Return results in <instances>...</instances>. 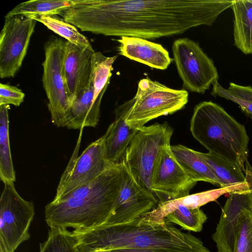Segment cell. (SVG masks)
Here are the masks:
<instances>
[{"label":"cell","mask_w":252,"mask_h":252,"mask_svg":"<svg viewBox=\"0 0 252 252\" xmlns=\"http://www.w3.org/2000/svg\"><path fill=\"white\" fill-rule=\"evenodd\" d=\"M233 0H73L59 15L84 32L156 39L211 26Z\"/></svg>","instance_id":"cell-1"},{"label":"cell","mask_w":252,"mask_h":252,"mask_svg":"<svg viewBox=\"0 0 252 252\" xmlns=\"http://www.w3.org/2000/svg\"><path fill=\"white\" fill-rule=\"evenodd\" d=\"M81 252H100L117 249H151L160 252H210L193 235L165 222L150 223L141 217L117 224H102L73 230Z\"/></svg>","instance_id":"cell-2"},{"label":"cell","mask_w":252,"mask_h":252,"mask_svg":"<svg viewBox=\"0 0 252 252\" xmlns=\"http://www.w3.org/2000/svg\"><path fill=\"white\" fill-rule=\"evenodd\" d=\"M123 166L114 164L91 182L65 195L53 199L45 208L50 227L82 230L105 222L119 195Z\"/></svg>","instance_id":"cell-3"},{"label":"cell","mask_w":252,"mask_h":252,"mask_svg":"<svg viewBox=\"0 0 252 252\" xmlns=\"http://www.w3.org/2000/svg\"><path fill=\"white\" fill-rule=\"evenodd\" d=\"M190 130L209 153L238 165L245 174L252 171L248 161L249 138L245 126L219 104L204 101L196 105Z\"/></svg>","instance_id":"cell-4"},{"label":"cell","mask_w":252,"mask_h":252,"mask_svg":"<svg viewBox=\"0 0 252 252\" xmlns=\"http://www.w3.org/2000/svg\"><path fill=\"white\" fill-rule=\"evenodd\" d=\"M173 129L167 123L137 129L122 162L138 184L154 194L151 179L161 150L170 145Z\"/></svg>","instance_id":"cell-5"},{"label":"cell","mask_w":252,"mask_h":252,"mask_svg":"<svg viewBox=\"0 0 252 252\" xmlns=\"http://www.w3.org/2000/svg\"><path fill=\"white\" fill-rule=\"evenodd\" d=\"M188 96L184 89L170 88L148 77L142 78L134 96L126 101L128 107L126 122L133 128L142 127L154 119L182 109L188 102Z\"/></svg>","instance_id":"cell-6"},{"label":"cell","mask_w":252,"mask_h":252,"mask_svg":"<svg viewBox=\"0 0 252 252\" xmlns=\"http://www.w3.org/2000/svg\"><path fill=\"white\" fill-rule=\"evenodd\" d=\"M172 50L184 90L204 94L218 81L213 61L197 42L188 38H179L173 43Z\"/></svg>","instance_id":"cell-7"},{"label":"cell","mask_w":252,"mask_h":252,"mask_svg":"<svg viewBox=\"0 0 252 252\" xmlns=\"http://www.w3.org/2000/svg\"><path fill=\"white\" fill-rule=\"evenodd\" d=\"M80 130L76 148L61 177L54 199L91 182L114 165L107 159L104 135L89 145L78 156L83 129Z\"/></svg>","instance_id":"cell-8"},{"label":"cell","mask_w":252,"mask_h":252,"mask_svg":"<svg viewBox=\"0 0 252 252\" xmlns=\"http://www.w3.org/2000/svg\"><path fill=\"white\" fill-rule=\"evenodd\" d=\"M0 198V243L14 252L29 239V228L34 216L32 202L25 200L17 191L13 182L4 184Z\"/></svg>","instance_id":"cell-9"},{"label":"cell","mask_w":252,"mask_h":252,"mask_svg":"<svg viewBox=\"0 0 252 252\" xmlns=\"http://www.w3.org/2000/svg\"><path fill=\"white\" fill-rule=\"evenodd\" d=\"M65 41L52 36L45 43V59L42 63V83L48 100L52 123L61 125L70 107L65 87L63 61Z\"/></svg>","instance_id":"cell-10"},{"label":"cell","mask_w":252,"mask_h":252,"mask_svg":"<svg viewBox=\"0 0 252 252\" xmlns=\"http://www.w3.org/2000/svg\"><path fill=\"white\" fill-rule=\"evenodd\" d=\"M0 33V77H14L26 55L36 21L23 16L5 17Z\"/></svg>","instance_id":"cell-11"},{"label":"cell","mask_w":252,"mask_h":252,"mask_svg":"<svg viewBox=\"0 0 252 252\" xmlns=\"http://www.w3.org/2000/svg\"><path fill=\"white\" fill-rule=\"evenodd\" d=\"M197 182L184 170L174 157L170 145L163 148L151 179V190L160 202L189 194Z\"/></svg>","instance_id":"cell-12"},{"label":"cell","mask_w":252,"mask_h":252,"mask_svg":"<svg viewBox=\"0 0 252 252\" xmlns=\"http://www.w3.org/2000/svg\"><path fill=\"white\" fill-rule=\"evenodd\" d=\"M122 163L121 188L109 216L103 224H117L130 221L152 211L158 204L155 195L140 186Z\"/></svg>","instance_id":"cell-13"},{"label":"cell","mask_w":252,"mask_h":252,"mask_svg":"<svg viewBox=\"0 0 252 252\" xmlns=\"http://www.w3.org/2000/svg\"><path fill=\"white\" fill-rule=\"evenodd\" d=\"M95 52L91 45L82 47L65 41L63 72L70 104L91 82L92 60Z\"/></svg>","instance_id":"cell-14"},{"label":"cell","mask_w":252,"mask_h":252,"mask_svg":"<svg viewBox=\"0 0 252 252\" xmlns=\"http://www.w3.org/2000/svg\"><path fill=\"white\" fill-rule=\"evenodd\" d=\"M247 209H252V192L229 194L212 235L218 252H234L237 227Z\"/></svg>","instance_id":"cell-15"},{"label":"cell","mask_w":252,"mask_h":252,"mask_svg":"<svg viewBox=\"0 0 252 252\" xmlns=\"http://www.w3.org/2000/svg\"><path fill=\"white\" fill-rule=\"evenodd\" d=\"M248 191H251L249 187L236 185L189 194L180 198L159 202L154 209L141 216V218L143 221L150 223L162 224L166 222V216L178 205L191 208H200L209 202L216 201L224 194Z\"/></svg>","instance_id":"cell-16"},{"label":"cell","mask_w":252,"mask_h":252,"mask_svg":"<svg viewBox=\"0 0 252 252\" xmlns=\"http://www.w3.org/2000/svg\"><path fill=\"white\" fill-rule=\"evenodd\" d=\"M117 41L120 44V55L151 67L164 70L172 61L168 52L160 44L130 36H122Z\"/></svg>","instance_id":"cell-17"},{"label":"cell","mask_w":252,"mask_h":252,"mask_svg":"<svg viewBox=\"0 0 252 252\" xmlns=\"http://www.w3.org/2000/svg\"><path fill=\"white\" fill-rule=\"evenodd\" d=\"M128 112L126 102L118 106L115 110L114 121L104 134L106 156L114 164L122 162L126 150L138 129L130 127L126 123Z\"/></svg>","instance_id":"cell-18"},{"label":"cell","mask_w":252,"mask_h":252,"mask_svg":"<svg viewBox=\"0 0 252 252\" xmlns=\"http://www.w3.org/2000/svg\"><path fill=\"white\" fill-rule=\"evenodd\" d=\"M93 97L91 80L89 86L72 102L61 127L80 130L86 127H95L100 117L101 103H94Z\"/></svg>","instance_id":"cell-19"},{"label":"cell","mask_w":252,"mask_h":252,"mask_svg":"<svg viewBox=\"0 0 252 252\" xmlns=\"http://www.w3.org/2000/svg\"><path fill=\"white\" fill-rule=\"evenodd\" d=\"M170 149L177 161L194 181L220 186V181L199 152L182 145H170Z\"/></svg>","instance_id":"cell-20"},{"label":"cell","mask_w":252,"mask_h":252,"mask_svg":"<svg viewBox=\"0 0 252 252\" xmlns=\"http://www.w3.org/2000/svg\"><path fill=\"white\" fill-rule=\"evenodd\" d=\"M234 45L245 54H252V0H233Z\"/></svg>","instance_id":"cell-21"},{"label":"cell","mask_w":252,"mask_h":252,"mask_svg":"<svg viewBox=\"0 0 252 252\" xmlns=\"http://www.w3.org/2000/svg\"><path fill=\"white\" fill-rule=\"evenodd\" d=\"M200 154L220 181V188L236 185L251 188L245 173L238 165L213 153Z\"/></svg>","instance_id":"cell-22"},{"label":"cell","mask_w":252,"mask_h":252,"mask_svg":"<svg viewBox=\"0 0 252 252\" xmlns=\"http://www.w3.org/2000/svg\"><path fill=\"white\" fill-rule=\"evenodd\" d=\"M9 108L8 105L0 106V178L3 184L16 181L9 142Z\"/></svg>","instance_id":"cell-23"},{"label":"cell","mask_w":252,"mask_h":252,"mask_svg":"<svg viewBox=\"0 0 252 252\" xmlns=\"http://www.w3.org/2000/svg\"><path fill=\"white\" fill-rule=\"evenodd\" d=\"M117 58V56L106 57L100 52H95L93 55L91 79L94 103L101 102L112 76L113 64Z\"/></svg>","instance_id":"cell-24"},{"label":"cell","mask_w":252,"mask_h":252,"mask_svg":"<svg viewBox=\"0 0 252 252\" xmlns=\"http://www.w3.org/2000/svg\"><path fill=\"white\" fill-rule=\"evenodd\" d=\"M73 0H31L19 3L4 18L18 15L27 17L58 15L72 5Z\"/></svg>","instance_id":"cell-25"},{"label":"cell","mask_w":252,"mask_h":252,"mask_svg":"<svg viewBox=\"0 0 252 252\" xmlns=\"http://www.w3.org/2000/svg\"><path fill=\"white\" fill-rule=\"evenodd\" d=\"M36 22H39L47 28L65 38L66 41L82 47L91 45L88 38L81 33L76 27L65 21L58 15L47 14L30 16Z\"/></svg>","instance_id":"cell-26"},{"label":"cell","mask_w":252,"mask_h":252,"mask_svg":"<svg viewBox=\"0 0 252 252\" xmlns=\"http://www.w3.org/2000/svg\"><path fill=\"white\" fill-rule=\"evenodd\" d=\"M211 94L219 96L237 104L241 111L252 120V87L244 86L233 82L227 89L223 88L218 81L213 85Z\"/></svg>","instance_id":"cell-27"},{"label":"cell","mask_w":252,"mask_h":252,"mask_svg":"<svg viewBox=\"0 0 252 252\" xmlns=\"http://www.w3.org/2000/svg\"><path fill=\"white\" fill-rule=\"evenodd\" d=\"M207 220L200 208H191L178 205L166 217L165 221L179 225L182 229L195 232H200Z\"/></svg>","instance_id":"cell-28"},{"label":"cell","mask_w":252,"mask_h":252,"mask_svg":"<svg viewBox=\"0 0 252 252\" xmlns=\"http://www.w3.org/2000/svg\"><path fill=\"white\" fill-rule=\"evenodd\" d=\"M39 252H81L74 235L67 229L50 227Z\"/></svg>","instance_id":"cell-29"},{"label":"cell","mask_w":252,"mask_h":252,"mask_svg":"<svg viewBox=\"0 0 252 252\" xmlns=\"http://www.w3.org/2000/svg\"><path fill=\"white\" fill-rule=\"evenodd\" d=\"M234 252H252V209L246 210L241 217Z\"/></svg>","instance_id":"cell-30"},{"label":"cell","mask_w":252,"mask_h":252,"mask_svg":"<svg viewBox=\"0 0 252 252\" xmlns=\"http://www.w3.org/2000/svg\"><path fill=\"white\" fill-rule=\"evenodd\" d=\"M25 94L17 87L0 84V106L12 104L19 106L23 102Z\"/></svg>","instance_id":"cell-31"},{"label":"cell","mask_w":252,"mask_h":252,"mask_svg":"<svg viewBox=\"0 0 252 252\" xmlns=\"http://www.w3.org/2000/svg\"><path fill=\"white\" fill-rule=\"evenodd\" d=\"M100 252H160L151 249L126 248L111 250Z\"/></svg>","instance_id":"cell-32"},{"label":"cell","mask_w":252,"mask_h":252,"mask_svg":"<svg viewBox=\"0 0 252 252\" xmlns=\"http://www.w3.org/2000/svg\"><path fill=\"white\" fill-rule=\"evenodd\" d=\"M245 175L251 185V191L252 192V171H248L246 172Z\"/></svg>","instance_id":"cell-33"},{"label":"cell","mask_w":252,"mask_h":252,"mask_svg":"<svg viewBox=\"0 0 252 252\" xmlns=\"http://www.w3.org/2000/svg\"><path fill=\"white\" fill-rule=\"evenodd\" d=\"M0 252H10L6 246L3 244L0 243Z\"/></svg>","instance_id":"cell-34"}]
</instances>
